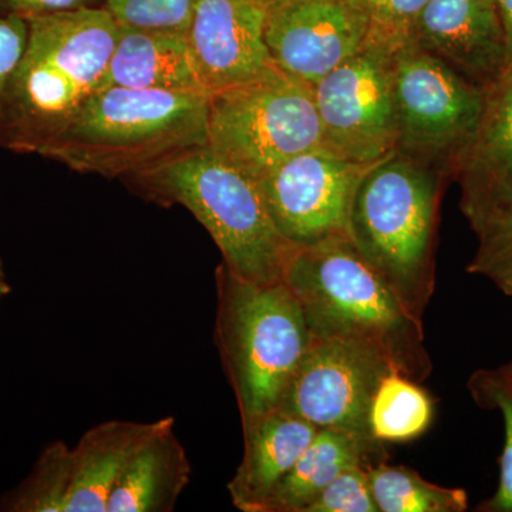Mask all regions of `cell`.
Segmentation results:
<instances>
[{
  "label": "cell",
  "instance_id": "1",
  "mask_svg": "<svg viewBox=\"0 0 512 512\" xmlns=\"http://www.w3.org/2000/svg\"><path fill=\"white\" fill-rule=\"evenodd\" d=\"M26 20L28 47L3 97L0 146L40 154L103 86L120 26L106 8Z\"/></svg>",
  "mask_w": 512,
  "mask_h": 512
},
{
  "label": "cell",
  "instance_id": "2",
  "mask_svg": "<svg viewBox=\"0 0 512 512\" xmlns=\"http://www.w3.org/2000/svg\"><path fill=\"white\" fill-rule=\"evenodd\" d=\"M284 282L301 303L312 340L359 343L416 382L431 375L423 319L403 305L346 235L293 247Z\"/></svg>",
  "mask_w": 512,
  "mask_h": 512
},
{
  "label": "cell",
  "instance_id": "3",
  "mask_svg": "<svg viewBox=\"0 0 512 512\" xmlns=\"http://www.w3.org/2000/svg\"><path fill=\"white\" fill-rule=\"evenodd\" d=\"M205 92L101 89L39 156L80 174L134 178L207 146Z\"/></svg>",
  "mask_w": 512,
  "mask_h": 512
},
{
  "label": "cell",
  "instance_id": "4",
  "mask_svg": "<svg viewBox=\"0 0 512 512\" xmlns=\"http://www.w3.org/2000/svg\"><path fill=\"white\" fill-rule=\"evenodd\" d=\"M447 181L396 151L362 178L346 224L350 244L420 319L436 289L434 252Z\"/></svg>",
  "mask_w": 512,
  "mask_h": 512
},
{
  "label": "cell",
  "instance_id": "5",
  "mask_svg": "<svg viewBox=\"0 0 512 512\" xmlns=\"http://www.w3.org/2000/svg\"><path fill=\"white\" fill-rule=\"evenodd\" d=\"M131 180L150 200L187 208L234 274L261 285L284 281L295 245L276 228L254 178L210 147L195 148Z\"/></svg>",
  "mask_w": 512,
  "mask_h": 512
},
{
  "label": "cell",
  "instance_id": "6",
  "mask_svg": "<svg viewBox=\"0 0 512 512\" xmlns=\"http://www.w3.org/2000/svg\"><path fill=\"white\" fill-rule=\"evenodd\" d=\"M215 282V343L245 429L279 409L311 346V330L301 303L284 281L256 284L221 264Z\"/></svg>",
  "mask_w": 512,
  "mask_h": 512
},
{
  "label": "cell",
  "instance_id": "7",
  "mask_svg": "<svg viewBox=\"0 0 512 512\" xmlns=\"http://www.w3.org/2000/svg\"><path fill=\"white\" fill-rule=\"evenodd\" d=\"M207 146L254 180L322 146L311 84L276 66L210 93Z\"/></svg>",
  "mask_w": 512,
  "mask_h": 512
},
{
  "label": "cell",
  "instance_id": "8",
  "mask_svg": "<svg viewBox=\"0 0 512 512\" xmlns=\"http://www.w3.org/2000/svg\"><path fill=\"white\" fill-rule=\"evenodd\" d=\"M485 90L413 39L402 43L393 59L397 153L454 180L483 116Z\"/></svg>",
  "mask_w": 512,
  "mask_h": 512
},
{
  "label": "cell",
  "instance_id": "9",
  "mask_svg": "<svg viewBox=\"0 0 512 512\" xmlns=\"http://www.w3.org/2000/svg\"><path fill=\"white\" fill-rule=\"evenodd\" d=\"M164 419L106 421L87 430L74 447L63 441L49 444L32 473L0 498V511L106 512L121 471Z\"/></svg>",
  "mask_w": 512,
  "mask_h": 512
},
{
  "label": "cell",
  "instance_id": "10",
  "mask_svg": "<svg viewBox=\"0 0 512 512\" xmlns=\"http://www.w3.org/2000/svg\"><path fill=\"white\" fill-rule=\"evenodd\" d=\"M402 43L369 32L355 56L313 84L326 150L362 164L396 153L393 59Z\"/></svg>",
  "mask_w": 512,
  "mask_h": 512
},
{
  "label": "cell",
  "instance_id": "11",
  "mask_svg": "<svg viewBox=\"0 0 512 512\" xmlns=\"http://www.w3.org/2000/svg\"><path fill=\"white\" fill-rule=\"evenodd\" d=\"M390 370L396 369L359 343L312 340L278 410L308 421L318 430L375 440L369 429L370 404Z\"/></svg>",
  "mask_w": 512,
  "mask_h": 512
},
{
  "label": "cell",
  "instance_id": "12",
  "mask_svg": "<svg viewBox=\"0 0 512 512\" xmlns=\"http://www.w3.org/2000/svg\"><path fill=\"white\" fill-rule=\"evenodd\" d=\"M375 164L355 163L320 146L289 158L256 184L282 237L305 247L346 235L357 187Z\"/></svg>",
  "mask_w": 512,
  "mask_h": 512
},
{
  "label": "cell",
  "instance_id": "13",
  "mask_svg": "<svg viewBox=\"0 0 512 512\" xmlns=\"http://www.w3.org/2000/svg\"><path fill=\"white\" fill-rule=\"evenodd\" d=\"M369 30L348 0H269L265 43L278 69L313 86L355 56Z\"/></svg>",
  "mask_w": 512,
  "mask_h": 512
},
{
  "label": "cell",
  "instance_id": "14",
  "mask_svg": "<svg viewBox=\"0 0 512 512\" xmlns=\"http://www.w3.org/2000/svg\"><path fill=\"white\" fill-rule=\"evenodd\" d=\"M269 0H197L187 39L208 92L275 66L265 43Z\"/></svg>",
  "mask_w": 512,
  "mask_h": 512
},
{
  "label": "cell",
  "instance_id": "15",
  "mask_svg": "<svg viewBox=\"0 0 512 512\" xmlns=\"http://www.w3.org/2000/svg\"><path fill=\"white\" fill-rule=\"evenodd\" d=\"M412 39L471 82L488 87L505 72L497 0H429Z\"/></svg>",
  "mask_w": 512,
  "mask_h": 512
},
{
  "label": "cell",
  "instance_id": "16",
  "mask_svg": "<svg viewBox=\"0 0 512 512\" xmlns=\"http://www.w3.org/2000/svg\"><path fill=\"white\" fill-rule=\"evenodd\" d=\"M242 431L244 457L227 485L228 493L239 511L261 512L318 429L299 417L275 410Z\"/></svg>",
  "mask_w": 512,
  "mask_h": 512
},
{
  "label": "cell",
  "instance_id": "17",
  "mask_svg": "<svg viewBox=\"0 0 512 512\" xmlns=\"http://www.w3.org/2000/svg\"><path fill=\"white\" fill-rule=\"evenodd\" d=\"M109 87L210 93L198 72L187 35L124 26H120L101 89Z\"/></svg>",
  "mask_w": 512,
  "mask_h": 512
},
{
  "label": "cell",
  "instance_id": "18",
  "mask_svg": "<svg viewBox=\"0 0 512 512\" xmlns=\"http://www.w3.org/2000/svg\"><path fill=\"white\" fill-rule=\"evenodd\" d=\"M192 466L174 433L173 417L128 460L106 512H171L190 484Z\"/></svg>",
  "mask_w": 512,
  "mask_h": 512
},
{
  "label": "cell",
  "instance_id": "19",
  "mask_svg": "<svg viewBox=\"0 0 512 512\" xmlns=\"http://www.w3.org/2000/svg\"><path fill=\"white\" fill-rule=\"evenodd\" d=\"M387 460L384 444L335 430H318L292 470L261 512H305V508L339 474L353 467L372 468Z\"/></svg>",
  "mask_w": 512,
  "mask_h": 512
},
{
  "label": "cell",
  "instance_id": "20",
  "mask_svg": "<svg viewBox=\"0 0 512 512\" xmlns=\"http://www.w3.org/2000/svg\"><path fill=\"white\" fill-rule=\"evenodd\" d=\"M454 180L461 195L512 184V69L485 90L483 116Z\"/></svg>",
  "mask_w": 512,
  "mask_h": 512
},
{
  "label": "cell",
  "instance_id": "21",
  "mask_svg": "<svg viewBox=\"0 0 512 512\" xmlns=\"http://www.w3.org/2000/svg\"><path fill=\"white\" fill-rule=\"evenodd\" d=\"M460 208L478 241L468 274L484 276L512 296V184L461 195Z\"/></svg>",
  "mask_w": 512,
  "mask_h": 512
},
{
  "label": "cell",
  "instance_id": "22",
  "mask_svg": "<svg viewBox=\"0 0 512 512\" xmlns=\"http://www.w3.org/2000/svg\"><path fill=\"white\" fill-rule=\"evenodd\" d=\"M434 403L420 382L390 370L370 404L369 429L380 443H407L430 429Z\"/></svg>",
  "mask_w": 512,
  "mask_h": 512
},
{
  "label": "cell",
  "instance_id": "23",
  "mask_svg": "<svg viewBox=\"0 0 512 512\" xmlns=\"http://www.w3.org/2000/svg\"><path fill=\"white\" fill-rule=\"evenodd\" d=\"M369 483L379 512H464L468 495L424 480L419 473L386 461L369 468Z\"/></svg>",
  "mask_w": 512,
  "mask_h": 512
},
{
  "label": "cell",
  "instance_id": "24",
  "mask_svg": "<svg viewBox=\"0 0 512 512\" xmlns=\"http://www.w3.org/2000/svg\"><path fill=\"white\" fill-rule=\"evenodd\" d=\"M478 406L497 409L503 414L505 441L500 457V483L493 497L483 501L476 511L512 512V396L498 382L493 370H478L468 382Z\"/></svg>",
  "mask_w": 512,
  "mask_h": 512
},
{
  "label": "cell",
  "instance_id": "25",
  "mask_svg": "<svg viewBox=\"0 0 512 512\" xmlns=\"http://www.w3.org/2000/svg\"><path fill=\"white\" fill-rule=\"evenodd\" d=\"M197 0H106V9L124 28L187 35Z\"/></svg>",
  "mask_w": 512,
  "mask_h": 512
},
{
  "label": "cell",
  "instance_id": "26",
  "mask_svg": "<svg viewBox=\"0 0 512 512\" xmlns=\"http://www.w3.org/2000/svg\"><path fill=\"white\" fill-rule=\"evenodd\" d=\"M305 512H379L369 483V468L343 471L323 488Z\"/></svg>",
  "mask_w": 512,
  "mask_h": 512
},
{
  "label": "cell",
  "instance_id": "27",
  "mask_svg": "<svg viewBox=\"0 0 512 512\" xmlns=\"http://www.w3.org/2000/svg\"><path fill=\"white\" fill-rule=\"evenodd\" d=\"M369 19V32L396 42L412 39L414 23L429 0H348Z\"/></svg>",
  "mask_w": 512,
  "mask_h": 512
},
{
  "label": "cell",
  "instance_id": "28",
  "mask_svg": "<svg viewBox=\"0 0 512 512\" xmlns=\"http://www.w3.org/2000/svg\"><path fill=\"white\" fill-rule=\"evenodd\" d=\"M28 42V20L15 15H0V138H2L3 97L13 73L25 56Z\"/></svg>",
  "mask_w": 512,
  "mask_h": 512
},
{
  "label": "cell",
  "instance_id": "29",
  "mask_svg": "<svg viewBox=\"0 0 512 512\" xmlns=\"http://www.w3.org/2000/svg\"><path fill=\"white\" fill-rule=\"evenodd\" d=\"M94 2L97 0H0V15L28 19L64 10L92 8Z\"/></svg>",
  "mask_w": 512,
  "mask_h": 512
},
{
  "label": "cell",
  "instance_id": "30",
  "mask_svg": "<svg viewBox=\"0 0 512 512\" xmlns=\"http://www.w3.org/2000/svg\"><path fill=\"white\" fill-rule=\"evenodd\" d=\"M505 43V70L512 69V0H497Z\"/></svg>",
  "mask_w": 512,
  "mask_h": 512
},
{
  "label": "cell",
  "instance_id": "31",
  "mask_svg": "<svg viewBox=\"0 0 512 512\" xmlns=\"http://www.w3.org/2000/svg\"><path fill=\"white\" fill-rule=\"evenodd\" d=\"M493 373L497 377L498 382L503 384L507 392L512 396V362L500 367V369H494Z\"/></svg>",
  "mask_w": 512,
  "mask_h": 512
},
{
  "label": "cell",
  "instance_id": "32",
  "mask_svg": "<svg viewBox=\"0 0 512 512\" xmlns=\"http://www.w3.org/2000/svg\"><path fill=\"white\" fill-rule=\"evenodd\" d=\"M10 293V285L6 278L5 269H3L2 261H0V301Z\"/></svg>",
  "mask_w": 512,
  "mask_h": 512
}]
</instances>
